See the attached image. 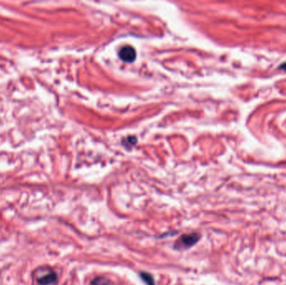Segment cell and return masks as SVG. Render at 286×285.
Returning <instances> with one entry per match:
<instances>
[{
    "mask_svg": "<svg viewBox=\"0 0 286 285\" xmlns=\"http://www.w3.org/2000/svg\"><path fill=\"white\" fill-rule=\"evenodd\" d=\"M199 240V235L197 233L184 234L180 237L178 241L176 242V247L179 249L187 248L193 246Z\"/></svg>",
    "mask_w": 286,
    "mask_h": 285,
    "instance_id": "6da1fadb",
    "label": "cell"
},
{
    "mask_svg": "<svg viewBox=\"0 0 286 285\" xmlns=\"http://www.w3.org/2000/svg\"><path fill=\"white\" fill-rule=\"evenodd\" d=\"M119 56L126 62H132L136 59V51L132 46H124L120 50Z\"/></svg>",
    "mask_w": 286,
    "mask_h": 285,
    "instance_id": "7a4b0ae2",
    "label": "cell"
},
{
    "mask_svg": "<svg viewBox=\"0 0 286 285\" xmlns=\"http://www.w3.org/2000/svg\"><path fill=\"white\" fill-rule=\"evenodd\" d=\"M38 282L40 285H50L54 284L57 282V274L55 272H50L49 274L42 276Z\"/></svg>",
    "mask_w": 286,
    "mask_h": 285,
    "instance_id": "3957f363",
    "label": "cell"
},
{
    "mask_svg": "<svg viewBox=\"0 0 286 285\" xmlns=\"http://www.w3.org/2000/svg\"><path fill=\"white\" fill-rule=\"evenodd\" d=\"M92 285H112V283L110 279H107L105 278L98 277L96 278L91 283Z\"/></svg>",
    "mask_w": 286,
    "mask_h": 285,
    "instance_id": "277c9868",
    "label": "cell"
},
{
    "mask_svg": "<svg viewBox=\"0 0 286 285\" xmlns=\"http://www.w3.org/2000/svg\"><path fill=\"white\" fill-rule=\"evenodd\" d=\"M141 277L142 278L145 283H146L147 285H154V279H153V278L151 275H150L147 273H141Z\"/></svg>",
    "mask_w": 286,
    "mask_h": 285,
    "instance_id": "5b68a950",
    "label": "cell"
},
{
    "mask_svg": "<svg viewBox=\"0 0 286 285\" xmlns=\"http://www.w3.org/2000/svg\"><path fill=\"white\" fill-rule=\"evenodd\" d=\"M279 69H283V70H285L286 71V62L285 63L282 64V65L279 66Z\"/></svg>",
    "mask_w": 286,
    "mask_h": 285,
    "instance_id": "8992f818",
    "label": "cell"
}]
</instances>
